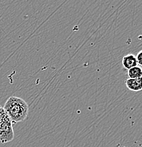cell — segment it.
<instances>
[{
    "instance_id": "6da1fadb",
    "label": "cell",
    "mask_w": 142,
    "mask_h": 147,
    "mask_svg": "<svg viewBox=\"0 0 142 147\" xmlns=\"http://www.w3.org/2000/svg\"><path fill=\"white\" fill-rule=\"evenodd\" d=\"M12 123L23 122L28 117L29 107L24 99L16 96H11L3 107Z\"/></svg>"
},
{
    "instance_id": "7a4b0ae2",
    "label": "cell",
    "mask_w": 142,
    "mask_h": 147,
    "mask_svg": "<svg viewBox=\"0 0 142 147\" xmlns=\"http://www.w3.org/2000/svg\"><path fill=\"white\" fill-rule=\"evenodd\" d=\"M13 123L3 107L0 105V142L8 143L14 139Z\"/></svg>"
},
{
    "instance_id": "3957f363",
    "label": "cell",
    "mask_w": 142,
    "mask_h": 147,
    "mask_svg": "<svg viewBox=\"0 0 142 147\" xmlns=\"http://www.w3.org/2000/svg\"><path fill=\"white\" fill-rule=\"evenodd\" d=\"M127 88L132 91H142V77L137 79H128L125 82Z\"/></svg>"
},
{
    "instance_id": "277c9868",
    "label": "cell",
    "mask_w": 142,
    "mask_h": 147,
    "mask_svg": "<svg viewBox=\"0 0 142 147\" xmlns=\"http://www.w3.org/2000/svg\"><path fill=\"white\" fill-rule=\"evenodd\" d=\"M122 65L127 69H130L138 66L137 58L135 55L132 54H128L125 55L122 59Z\"/></svg>"
},
{
    "instance_id": "5b68a950",
    "label": "cell",
    "mask_w": 142,
    "mask_h": 147,
    "mask_svg": "<svg viewBox=\"0 0 142 147\" xmlns=\"http://www.w3.org/2000/svg\"><path fill=\"white\" fill-rule=\"evenodd\" d=\"M128 76L129 77V79H137L142 77V68L139 66L133 67L128 70Z\"/></svg>"
},
{
    "instance_id": "8992f818",
    "label": "cell",
    "mask_w": 142,
    "mask_h": 147,
    "mask_svg": "<svg viewBox=\"0 0 142 147\" xmlns=\"http://www.w3.org/2000/svg\"><path fill=\"white\" fill-rule=\"evenodd\" d=\"M136 58H137V63H138L139 65L142 66V50L139 52L138 54L136 56Z\"/></svg>"
}]
</instances>
